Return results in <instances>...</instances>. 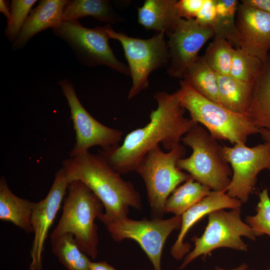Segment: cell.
<instances>
[{"label":"cell","mask_w":270,"mask_h":270,"mask_svg":"<svg viewBox=\"0 0 270 270\" xmlns=\"http://www.w3.org/2000/svg\"><path fill=\"white\" fill-rule=\"evenodd\" d=\"M236 0H216V16L213 26L214 37L224 38L239 48L236 24V14L238 6Z\"/></svg>","instance_id":"26"},{"label":"cell","mask_w":270,"mask_h":270,"mask_svg":"<svg viewBox=\"0 0 270 270\" xmlns=\"http://www.w3.org/2000/svg\"><path fill=\"white\" fill-rule=\"evenodd\" d=\"M183 78L200 94L221 104L218 74L208 64L202 56L198 57L188 68Z\"/></svg>","instance_id":"23"},{"label":"cell","mask_w":270,"mask_h":270,"mask_svg":"<svg viewBox=\"0 0 270 270\" xmlns=\"http://www.w3.org/2000/svg\"><path fill=\"white\" fill-rule=\"evenodd\" d=\"M88 16L108 24H115L122 20V18L114 10L110 1L72 0L68 1L64 10L62 22L78 20Z\"/></svg>","instance_id":"22"},{"label":"cell","mask_w":270,"mask_h":270,"mask_svg":"<svg viewBox=\"0 0 270 270\" xmlns=\"http://www.w3.org/2000/svg\"><path fill=\"white\" fill-rule=\"evenodd\" d=\"M170 62L168 74L182 78L198 58V53L211 38L212 28L200 24L195 19L182 18L172 32L167 34Z\"/></svg>","instance_id":"13"},{"label":"cell","mask_w":270,"mask_h":270,"mask_svg":"<svg viewBox=\"0 0 270 270\" xmlns=\"http://www.w3.org/2000/svg\"><path fill=\"white\" fill-rule=\"evenodd\" d=\"M50 242L52 253L66 270H90L91 262L72 234L50 236Z\"/></svg>","instance_id":"24"},{"label":"cell","mask_w":270,"mask_h":270,"mask_svg":"<svg viewBox=\"0 0 270 270\" xmlns=\"http://www.w3.org/2000/svg\"><path fill=\"white\" fill-rule=\"evenodd\" d=\"M242 202L226 194L224 192H210L199 202L188 208L182 215V224L177 239L170 250L176 260H180L190 250V244L184 242L185 236L190 228L205 216L224 208H240Z\"/></svg>","instance_id":"16"},{"label":"cell","mask_w":270,"mask_h":270,"mask_svg":"<svg viewBox=\"0 0 270 270\" xmlns=\"http://www.w3.org/2000/svg\"><path fill=\"white\" fill-rule=\"evenodd\" d=\"M104 205L96 196L79 180L70 182L64 199L59 222L50 236L70 234L80 249L92 258L98 254L96 218L103 212Z\"/></svg>","instance_id":"4"},{"label":"cell","mask_w":270,"mask_h":270,"mask_svg":"<svg viewBox=\"0 0 270 270\" xmlns=\"http://www.w3.org/2000/svg\"><path fill=\"white\" fill-rule=\"evenodd\" d=\"M181 144L165 152L158 145L142 158L136 171L143 179L148 202L154 218H162L166 202L174 190L191 176L178 167V162L184 155Z\"/></svg>","instance_id":"6"},{"label":"cell","mask_w":270,"mask_h":270,"mask_svg":"<svg viewBox=\"0 0 270 270\" xmlns=\"http://www.w3.org/2000/svg\"><path fill=\"white\" fill-rule=\"evenodd\" d=\"M234 50L226 40L214 37L202 57L218 74L230 75Z\"/></svg>","instance_id":"27"},{"label":"cell","mask_w":270,"mask_h":270,"mask_svg":"<svg viewBox=\"0 0 270 270\" xmlns=\"http://www.w3.org/2000/svg\"><path fill=\"white\" fill-rule=\"evenodd\" d=\"M182 141L192 149V153L178 161V168L213 191L226 192L232 172L223 156L222 146L217 140L198 124L184 134Z\"/></svg>","instance_id":"5"},{"label":"cell","mask_w":270,"mask_h":270,"mask_svg":"<svg viewBox=\"0 0 270 270\" xmlns=\"http://www.w3.org/2000/svg\"><path fill=\"white\" fill-rule=\"evenodd\" d=\"M216 16V0H205L194 19L202 25L212 28Z\"/></svg>","instance_id":"31"},{"label":"cell","mask_w":270,"mask_h":270,"mask_svg":"<svg viewBox=\"0 0 270 270\" xmlns=\"http://www.w3.org/2000/svg\"><path fill=\"white\" fill-rule=\"evenodd\" d=\"M68 1L40 0L30 11L19 36L12 43V50L22 49L36 34L48 28H52L62 22L64 10Z\"/></svg>","instance_id":"17"},{"label":"cell","mask_w":270,"mask_h":270,"mask_svg":"<svg viewBox=\"0 0 270 270\" xmlns=\"http://www.w3.org/2000/svg\"><path fill=\"white\" fill-rule=\"evenodd\" d=\"M0 12L8 20L10 16V10L8 2L4 0H0Z\"/></svg>","instance_id":"35"},{"label":"cell","mask_w":270,"mask_h":270,"mask_svg":"<svg viewBox=\"0 0 270 270\" xmlns=\"http://www.w3.org/2000/svg\"><path fill=\"white\" fill-rule=\"evenodd\" d=\"M70 183L64 170L60 169L55 174L46 196L40 201L35 202L32 216L34 238L30 250V270H42L45 241L65 198Z\"/></svg>","instance_id":"14"},{"label":"cell","mask_w":270,"mask_h":270,"mask_svg":"<svg viewBox=\"0 0 270 270\" xmlns=\"http://www.w3.org/2000/svg\"><path fill=\"white\" fill-rule=\"evenodd\" d=\"M260 134L261 135V136L262 140L265 142H268L270 143V130L265 129L261 128L260 130Z\"/></svg>","instance_id":"36"},{"label":"cell","mask_w":270,"mask_h":270,"mask_svg":"<svg viewBox=\"0 0 270 270\" xmlns=\"http://www.w3.org/2000/svg\"><path fill=\"white\" fill-rule=\"evenodd\" d=\"M35 202L20 198L9 188L6 179H0V220L12 223L28 233L33 232L32 216Z\"/></svg>","instance_id":"19"},{"label":"cell","mask_w":270,"mask_h":270,"mask_svg":"<svg viewBox=\"0 0 270 270\" xmlns=\"http://www.w3.org/2000/svg\"><path fill=\"white\" fill-rule=\"evenodd\" d=\"M176 0H146L138 9V23L147 30L166 34L175 28L180 20Z\"/></svg>","instance_id":"18"},{"label":"cell","mask_w":270,"mask_h":270,"mask_svg":"<svg viewBox=\"0 0 270 270\" xmlns=\"http://www.w3.org/2000/svg\"><path fill=\"white\" fill-rule=\"evenodd\" d=\"M204 0H178L177 6L181 18L185 19H194L202 8Z\"/></svg>","instance_id":"32"},{"label":"cell","mask_w":270,"mask_h":270,"mask_svg":"<svg viewBox=\"0 0 270 270\" xmlns=\"http://www.w3.org/2000/svg\"><path fill=\"white\" fill-rule=\"evenodd\" d=\"M248 115L258 128L270 130V58L254 82Z\"/></svg>","instance_id":"20"},{"label":"cell","mask_w":270,"mask_h":270,"mask_svg":"<svg viewBox=\"0 0 270 270\" xmlns=\"http://www.w3.org/2000/svg\"><path fill=\"white\" fill-rule=\"evenodd\" d=\"M58 84L67 100L76 132V142L70 156L96 146L102 150L118 146L122 138V132L102 124L88 113L80 102L72 84L68 80H62Z\"/></svg>","instance_id":"12"},{"label":"cell","mask_w":270,"mask_h":270,"mask_svg":"<svg viewBox=\"0 0 270 270\" xmlns=\"http://www.w3.org/2000/svg\"><path fill=\"white\" fill-rule=\"evenodd\" d=\"M264 62L240 48H236L230 75L242 82L254 84L262 70Z\"/></svg>","instance_id":"28"},{"label":"cell","mask_w":270,"mask_h":270,"mask_svg":"<svg viewBox=\"0 0 270 270\" xmlns=\"http://www.w3.org/2000/svg\"><path fill=\"white\" fill-rule=\"evenodd\" d=\"M248 268V265L244 263L242 264L241 265L238 266V267L232 268V269H224L219 267H216V270H246Z\"/></svg>","instance_id":"37"},{"label":"cell","mask_w":270,"mask_h":270,"mask_svg":"<svg viewBox=\"0 0 270 270\" xmlns=\"http://www.w3.org/2000/svg\"><path fill=\"white\" fill-rule=\"evenodd\" d=\"M102 222L115 241L126 238L136 241L149 258L154 270H162L160 261L164 245L171 232L180 228L182 216L150 220H134L126 216Z\"/></svg>","instance_id":"10"},{"label":"cell","mask_w":270,"mask_h":270,"mask_svg":"<svg viewBox=\"0 0 270 270\" xmlns=\"http://www.w3.org/2000/svg\"><path fill=\"white\" fill-rule=\"evenodd\" d=\"M36 0H12L10 16L8 20L5 35L12 43L19 36L21 30Z\"/></svg>","instance_id":"29"},{"label":"cell","mask_w":270,"mask_h":270,"mask_svg":"<svg viewBox=\"0 0 270 270\" xmlns=\"http://www.w3.org/2000/svg\"><path fill=\"white\" fill-rule=\"evenodd\" d=\"M64 172L70 182L79 180L88 188L102 203L105 212L102 222L127 216L130 207L140 209V194L132 184L124 180L99 154L83 152L62 162Z\"/></svg>","instance_id":"2"},{"label":"cell","mask_w":270,"mask_h":270,"mask_svg":"<svg viewBox=\"0 0 270 270\" xmlns=\"http://www.w3.org/2000/svg\"><path fill=\"white\" fill-rule=\"evenodd\" d=\"M104 28L108 38L118 41L123 48L132 79L128 97L131 99L148 87L151 72L169 64L165 34L158 32L150 38L141 39L117 32L109 24Z\"/></svg>","instance_id":"7"},{"label":"cell","mask_w":270,"mask_h":270,"mask_svg":"<svg viewBox=\"0 0 270 270\" xmlns=\"http://www.w3.org/2000/svg\"><path fill=\"white\" fill-rule=\"evenodd\" d=\"M154 97L157 108L151 111L146 126L128 134L121 145L98 151L108 165L120 174L136 171L144 156L160 144L167 151L171 150L198 124L185 116V110L176 92L160 91Z\"/></svg>","instance_id":"1"},{"label":"cell","mask_w":270,"mask_h":270,"mask_svg":"<svg viewBox=\"0 0 270 270\" xmlns=\"http://www.w3.org/2000/svg\"><path fill=\"white\" fill-rule=\"evenodd\" d=\"M90 270H116L114 268L109 264L106 262H91Z\"/></svg>","instance_id":"34"},{"label":"cell","mask_w":270,"mask_h":270,"mask_svg":"<svg viewBox=\"0 0 270 270\" xmlns=\"http://www.w3.org/2000/svg\"><path fill=\"white\" fill-rule=\"evenodd\" d=\"M218 82L221 104L234 112L248 115L254 84L230 75L218 74Z\"/></svg>","instance_id":"21"},{"label":"cell","mask_w":270,"mask_h":270,"mask_svg":"<svg viewBox=\"0 0 270 270\" xmlns=\"http://www.w3.org/2000/svg\"><path fill=\"white\" fill-rule=\"evenodd\" d=\"M242 3L270 14V0H244Z\"/></svg>","instance_id":"33"},{"label":"cell","mask_w":270,"mask_h":270,"mask_svg":"<svg viewBox=\"0 0 270 270\" xmlns=\"http://www.w3.org/2000/svg\"><path fill=\"white\" fill-rule=\"evenodd\" d=\"M210 192L208 187L191 177L184 184L177 187L168 198L165 204V212L172 213L175 216H182Z\"/></svg>","instance_id":"25"},{"label":"cell","mask_w":270,"mask_h":270,"mask_svg":"<svg viewBox=\"0 0 270 270\" xmlns=\"http://www.w3.org/2000/svg\"><path fill=\"white\" fill-rule=\"evenodd\" d=\"M236 24L239 48L266 62L270 50V14L238 4Z\"/></svg>","instance_id":"15"},{"label":"cell","mask_w":270,"mask_h":270,"mask_svg":"<svg viewBox=\"0 0 270 270\" xmlns=\"http://www.w3.org/2000/svg\"><path fill=\"white\" fill-rule=\"evenodd\" d=\"M240 208L229 212L219 210L208 214V224L203 234L192 239L194 247L185 257L180 269H184L198 257L205 256L218 248L247 250L248 246L241 238L254 240L256 236L252 228L242 221Z\"/></svg>","instance_id":"9"},{"label":"cell","mask_w":270,"mask_h":270,"mask_svg":"<svg viewBox=\"0 0 270 270\" xmlns=\"http://www.w3.org/2000/svg\"><path fill=\"white\" fill-rule=\"evenodd\" d=\"M222 152L232 170L226 192L230 196L246 202L254 189L258 174L264 170H270V143L265 142L253 147L245 144L224 146Z\"/></svg>","instance_id":"11"},{"label":"cell","mask_w":270,"mask_h":270,"mask_svg":"<svg viewBox=\"0 0 270 270\" xmlns=\"http://www.w3.org/2000/svg\"><path fill=\"white\" fill-rule=\"evenodd\" d=\"M267 270H270V269Z\"/></svg>","instance_id":"38"},{"label":"cell","mask_w":270,"mask_h":270,"mask_svg":"<svg viewBox=\"0 0 270 270\" xmlns=\"http://www.w3.org/2000/svg\"><path fill=\"white\" fill-rule=\"evenodd\" d=\"M256 214L247 216L246 221L252 228L256 236L266 234L270 236V198L267 189L259 194Z\"/></svg>","instance_id":"30"},{"label":"cell","mask_w":270,"mask_h":270,"mask_svg":"<svg viewBox=\"0 0 270 270\" xmlns=\"http://www.w3.org/2000/svg\"><path fill=\"white\" fill-rule=\"evenodd\" d=\"M54 34L70 47L79 62L88 66H106L130 75L128 66L115 56L104 26L88 28L78 20L62 21L52 28Z\"/></svg>","instance_id":"8"},{"label":"cell","mask_w":270,"mask_h":270,"mask_svg":"<svg viewBox=\"0 0 270 270\" xmlns=\"http://www.w3.org/2000/svg\"><path fill=\"white\" fill-rule=\"evenodd\" d=\"M176 92L190 118L204 126L217 140L246 144L250 136L260 133V129L248 115L234 112L207 98L184 80L180 81V88Z\"/></svg>","instance_id":"3"}]
</instances>
